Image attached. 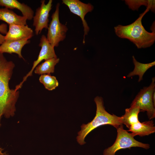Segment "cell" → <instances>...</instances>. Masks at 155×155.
Listing matches in <instances>:
<instances>
[{
  "label": "cell",
  "mask_w": 155,
  "mask_h": 155,
  "mask_svg": "<svg viewBox=\"0 0 155 155\" xmlns=\"http://www.w3.org/2000/svg\"><path fill=\"white\" fill-rule=\"evenodd\" d=\"M28 39L16 41H5L0 45V53H15L17 54L20 58L24 59L22 51L23 47L30 42Z\"/></svg>",
  "instance_id": "8fae6325"
},
{
  "label": "cell",
  "mask_w": 155,
  "mask_h": 155,
  "mask_svg": "<svg viewBox=\"0 0 155 155\" xmlns=\"http://www.w3.org/2000/svg\"><path fill=\"white\" fill-rule=\"evenodd\" d=\"M155 91V78L153 77L148 86L141 89L131 104V106L139 108L140 111H146L150 120L155 117V106L153 103L152 96Z\"/></svg>",
  "instance_id": "5b68a950"
},
{
  "label": "cell",
  "mask_w": 155,
  "mask_h": 155,
  "mask_svg": "<svg viewBox=\"0 0 155 155\" xmlns=\"http://www.w3.org/2000/svg\"><path fill=\"white\" fill-rule=\"evenodd\" d=\"M39 46L41 47V49L37 59L34 61L30 71L25 76L22 82L17 85L20 89L22 87L23 83L29 76H31L33 71L36 67L42 60H46L54 58L57 57L55 53L54 47L52 46L48 41L46 36L43 35L40 40Z\"/></svg>",
  "instance_id": "9c48e42d"
},
{
  "label": "cell",
  "mask_w": 155,
  "mask_h": 155,
  "mask_svg": "<svg viewBox=\"0 0 155 155\" xmlns=\"http://www.w3.org/2000/svg\"><path fill=\"white\" fill-rule=\"evenodd\" d=\"M125 2L128 6L129 8L132 10H137L141 6L144 5L146 7H149L150 10L153 12H155V0H125Z\"/></svg>",
  "instance_id": "ac0fdd59"
},
{
  "label": "cell",
  "mask_w": 155,
  "mask_h": 155,
  "mask_svg": "<svg viewBox=\"0 0 155 155\" xmlns=\"http://www.w3.org/2000/svg\"><path fill=\"white\" fill-rule=\"evenodd\" d=\"M140 111L139 108L135 106L126 108L125 114L121 116L123 124L129 129L132 125L139 122L138 115Z\"/></svg>",
  "instance_id": "9a60e30c"
},
{
  "label": "cell",
  "mask_w": 155,
  "mask_h": 155,
  "mask_svg": "<svg viewBox=\"0 0 155 155\" xmlns=\"http://www.w3.org/2000/svg\"><path fill=\"white\" fill-rule=\"evenodd\" d=\"M59 59L54 58L46 60L38 65L34 69V73L39 75L50 74L54 72L55 65L59 62Z\"/></svg>",
  "instance_id": "e0dca14e"
},
{
  "label": "cell",
  "mask_w": 155,
  "mask_h": 155,
  "mask_svg": "<svg viewBox=\"0 0 155 155\" xmlns=\"http://www.w3.org/2000/svg\"><path fill=\"white\" fill-rule=\"evenodd\" d=\"M127 131L131 132L134 137L148 135L155 132L154 121L152 120L142 122L139 121L132 125Z\"/></svg>",
  "instance_id": "4fadbf2b"
},
{
  "label": "cell",
  "mask_w": 155,
  "mask_h": 155,
  "mask_svg": "<svg viewBox=\"0 0 155 155\" xmlns=\"http://www.w3.org/2000/svg\"><path fill=\"white\" fill-rule=\"evenodd\" d=\"M96 106V115L91 122L87 124H83L81 129L78 133L76 140L80 145L85 144V138L91 131L100 126L109 125L117 129L123 125L121 117H118L114 114H111L105 109L102 98L97 96L94 99Z\"/></svg>",
  "instance_id": "3957f363"
},
{
  "label": "cell",
  "mask_w": 155,
  "mask_h": 155,
  "mask_svg": "<svg viewBox=\"0 0 155 155\" xmlns=\"http://www.w3.org/2000/svg\"><path fill=\"white\" fill-rule=\"evenodd\" d=\"M7 31V24L3 23L0 24V45L5 41V36L1 34H6Z\"/></svg>",
  "instance_id": "ffe728a7"
},
{
  "label": "cell",
  "mask_w": 155,
  "mask_h": 155,
  "mask_svg": "<svg viewBox=\"0 0 155 155\" xmlns=\"http://www.w3.org/2000/svg\"><path fill=\"white\" fill-rule=\"evenodd\" d=\"M0 155H8V154L5 152L3 151V149L0 147Z\"/></svg>",
  "instance_id": "44dd1931"
},
{
  "label": "cell",
  "mask_w": 155,
  "mask_h": 155,
  "mask_svg": "<svg viewBox=\"0 0 155 155\" xmlns=\"http://www.w3.org/2000/svg\"><path fill=\"white\" fill-rule=\"evenodd\" d=\"M40 3V5L36 9L33 18V25L36 35L40 34L43 29H47L49 13L53 5L52 0H49L46 4L44 0H41Z\"/></svg>",
  "instance_id": "52a82bcc"
},
{
  "label": "cell",
  "mask_w": 155,
  "mask_h": 155,
  "mask_svg": "<svg viewBox=\"0 0 155 155\" xmlns=\"http://www.w3.org/2000/svg\"><path fill=\"white\" fill-rule=\"evenodd\" d=\"M15 66L13 61H8L3 54L0 53V127L3 116L12 117L16 111L19 92L16 88L10 89L9 86Z\"/></svg>",
  "instance_id": "6da1fadb"
},
{
  "label": "cell",
  "mask_w": 155,
  "mask_h": 155,
  "mask_svg": "<svg viewBox=\"0 0 155 155\" xmlns=\"http://www.w3.org/2000/svg\"><path fill=\"white\" fill-rule=\"evenodd\" d=\"M40 82L44 85L45 88L49 90L55 89L59 85L56 78L50 74L41 75L39 78Z\"/></svg>",
  "instance_id": "d6986e66"
},
{
  "label": "cell",
  "mask_w": 155,
  "mask_h": 155,
  "mask_svg": "<svg viewBox=\"0 0 155 155\" xmlns=\"http://www.w3.org/2000/svg\"><path fill=\"white\" fill-rule=\"evenodd\" d=\"M146 7L145 10L140 14L133 23L126 26L119 25L114 27L115 32L119 37L129 40L138 49L150 47L155 41V33L146 31L142 23V19L149 10Z\"/></svg>",
  "instance_id": "7a4b0ae2"
},
{
  "label": "cell",
  "mask_w": 155,
  "mask_h": 155,
  "mask_svg": "<svg viewBox=\"0 0 155 155\" xmlns=\"http://www.w3.org/2000/svg\"><path fill=\"white\" fill-rule=\"evenodd\" d=\"M133 63L134 65L133 70L130 72L127 75L128 78L132 77L135 75L139 76L138 82H140L143 80V77L146 72L149 68L155 65V61L148 63H143L138 62L134 56H132Z\"/></svg>",
  "instance_id": "2e32d148"
},
{
  "label": "cell",
  "mask_w": 155,
  "mask_h": 155,
  "mask_svg": "<svg viewBox=\"0 0 155 155\" xmlns=\"http://www.w3.org/2000/svg\"><path fill=\"white\" fill-rule=\"evenodd\" d=\"M0 20L5 22L9 25H26L27 20L25 17L18 15L13 11L5 7L0 8Z\"/></svg>",
  "instance_id": "5bb4252c"
},
{
  "label": "cell",
  "mask_w": 155,
  "mask_h": 155,
  "mask_svg": "<svg viewBox=\"0 0 155 155\" xmlns=\"http://www.w3.org/2000/svg\"><path fill=\"white\" fill-rule=\"evenodd\" d=\"M0 6L9 9H16L22 13L27 20H31L34 15V11L30 7L17 0H0Z\"/></svg>",
  "instance_id": "7c38bea8"
},
{
  "label": "cell",
  "mask_w": 155,
  "mask_h": 155,
  "mask_svg": "<svg viewBox=\"0 0 155 155\" xmlns=\"http://www.w3.org/2000/svg\"><path fill=\"white\" fill-rule=\"evenodd\" d=\"M152 99L154 105L155 106V91L154 92L153 94Z\"/></svg>",
  "instance_id": "7402d4cb"
},
{
  "label": "cell",
  "mask_w": 155,
  "mask_h": 155,
  "mask_svg": "<svg viewBox=\"0 0 155 155\" xmlns=\"http://www.w3.org/2000/svg\"><path fill=\"white\" fill-rule=\"evenodd\" d=\"M9 26V30L5 36V40H29L33 36L32 30L27 25L12 24Z\"/></svg>",
  "instance_id": "30bf717a"
},
{
  "label": "cell",
  "mask_w": 155,
  "mask_h": 155,
  "mask_svg": "<svg viewBox=\"0 0 155 155\" xmlns=\"http://www.w3.org/2000/svg\"><path fill=\"white\" fill-rule=\"evenodd\" d=\"M117 136L114 143L111 146L105 149L103 151V155H115L116 152L122 149L131 147H139L148 149L150 145L139 142L134 138L131 133H129L124 129L123 125L117 129Z\"/></svg>",
  "instance_id": "277c9868"
},
{
  "label": "cell",
  "mask_w": 155,
  "mask_h": 155,
  "mask_svg": "<svg viewBox=\"0 0 155 155\" xmlns=\"http://www.w3.org/2000/svg\"><path fill=\"white\" fill-rule=\"evenodd\" d=\"M62 3L68 7L71 13L78 16L81 18L84 28L83 43L84 44L85 36L88 34L90 30V28L85 20V16L87 13L93 10V6L90 3H84L79 0H63Z\"/></svg>",
  "instance_id": "ba28073f"
},
{
  "label": "cell",
  "mask_w": 155,
  "mask_h": 155,
  "mask_svg": "<svg viewBox=\"0 0 155 155\" xmlns=\"http://www.w3.org/2000/svg\"><path fill=\"white\" fill-rule=\"evenodd\" d=\"M59 3L56 6L55 12L51 16V20L49 25L46 38L53 46L57 47L59 42L65 38L68 30L67 26L61 24L59 20Z\"/></svg>",
  "instance_id": "8992f818"
}]
</instances>
